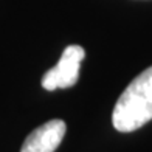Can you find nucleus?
Listing matches in <instances>:
<instances>
[{
    "mask_svg": "<svg viewBox=\"0 0 152 152\" xmlns=\"http://www.w3.org/2000/svg\"><path fill=\"white\" fill-rule=\"evenodd\" d=\"M152 120V67L141 72L118 98L112 124L118 132H134Z\"/></svg>",
    "mask_w": 152,
    "mask_h": 152,
    "instance_id": "1",
    "label": "nucleus"
},
{
    "mask_svg": "<svg viewBox=\"0 0 152 152\" xmlns=\"http://www.w3.org/2000/svg\"><path fill=\"white\" fill-rule=\"evenodd\" d=\"M86 58V50L81 45H68L59 62L51 70H48L42 78V87L45 90L73 87L79 78L81 62Z\"/></svg>",
    "mask_w": 152,
    "mask_h": 152,
    "instance_id": "2",
    "label": "nucleus"
},
{
    "mask_svg": "<svg viewBox=\"0 0 152 152\" xmlns=\"http://www.w3.org/2000/svg\"><path fill=\"white\" fill-rule=\"evenodd\" d=\"M65 129L62 120L47 121L26 137L20 152H54L65 135Z\"/></svg>",
    "mask_w": 152,
    "mask_h": 152,
    "instance_id": "3",
    "label": "nucleus"
}]
</instances>
